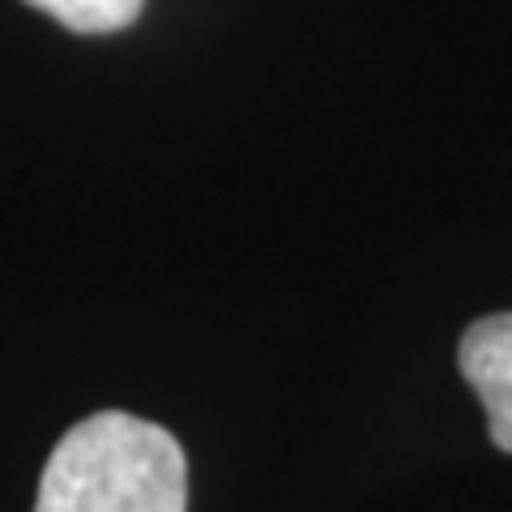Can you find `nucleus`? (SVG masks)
I'll use <instances>...</instances> for the list:
<instances>
[{"label":"nucleus","mask_w":512,"mask_h":512,"mask_svg":"<svg viewBox=\"0 0 512 512\" xmlns=\"http://www.w3.org/2000/svg\"><path fill=\"white\" fill-rule=\"evenodd\" d=\"M35 512H188V457L167 427L99 410L52 448Z\"/></svg>","instance_id":"f257e3e1"},{"label":"nucleus","mask_w":512,"mask_h":512,"mask_svg":"<svg viewBox=\"0 0 512 512\" xmlns=\"http://www.w3.org/2000/svg\"><path fill=\"white\" fill-rule=\"evenodd\" d=\"M457 367L487 410V431L500 453H512V312H491L461 333Z\"/></svg>","instance_id":"f03ea898"},{"label":"nucleus","mask_w":512,"mask_h":512,"mask_svg":"<svg viewBox=\"0 0 512 512\" xmlns=\"http://www.w3.org/2000/svg\"><path fill=\"white\" fill-rule=\"evenodd\" d=\"M26 5L56 18L73 35H116L141 18L146 0H26Z\"/></svg>","instance_id":"7ed1b4c3"}]
</instances>
